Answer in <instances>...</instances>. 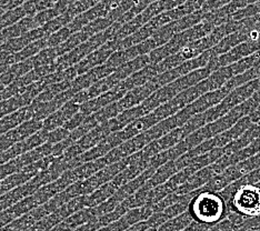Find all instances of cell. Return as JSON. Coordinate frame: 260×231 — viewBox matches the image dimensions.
Returning <instances> with one entry per match:
<instances>
[{
  "instance_id": "1",
  "label": "cell",
  "mask_w": 260,
  "mask_h": 231,
  "mask_svg": "<svg viewBox=\"0 0 260 231\" xmlns=\"http://www.w3.org/2000/svg\"><path fill=\"white\" fill-rule=\"evenodd\" d=\"M228 204L221 193L198 189L189 203L187 211L192 220L211 228L224 220L227 216Z\"/></svg>"
},
{
  "instance_id": "2",
  "label": "cell",
  "mask_w": 260,
  "mask_h": 231,
  "mask_svg": "<svg viewBox=\"0 0 260 231\" xmlns=\"http://www.w3.org/2000/svg\"><path fill=\"white\" fill-rule=\"evenodd\" d=\"M221 194L227 200L229 209L238 216L250 219L260 216V186L236 181L224 188Z\"/></svg>"
},
{
  "instance_id": "3",
  "label": "cell",
  "mask_w": 260,
  "mask_h": 231,
  "mask_svg": "<svg viewBox=\"0 0 260 231\" xmlns=\"http://www.w3.org/2000/svg\"><path fill=\"white\" fill-rule=\"evenodd\" d=\"M216 27L217 26L214 22L204 20L202 22H199L196 26L176 34L168 43L160 47H157L156 49H153L151 52H149L150 63H158L162 61L164 59H166L167 57L178 52L181 48H184L185 46L205 37L207 35H209Z\"/></svg>"
},
{
  "instance_id": "4",
  "label": "cell",
  "mask_w": 260,
  "mask_h": 231,
  "mask_svg": "<svg viewBox=\"0 0 260 231\" xmlns=\"http://www.w3.org/2000/svg\"><path fill=\"white\" fill-rule=\"evenodd\" d=\"M210 58H211V50H207L204 53H202L200 56H198L197 58L190 59V60L182 62L181 64H179V66L157 75L155 78H153V80L157 82V85L159 87H162L165 85L169 84L171 81L180 78L182 76L191 73L193 70L206 67L207 64L209 63Z\"/></svg>"
},
{
  "instance_id": "5",
  "label": "cell",
  "mask_w": 260,
  "mask_h": 231,
  "mask_svg": "<svg viewBox=\"0 0 260 231\" xmlns=\"http://www.w3.org/2000/svg\"><path fill=\"white\" fill-rule=\"evenodd\" d=\"M119 44H120V40L115 39V38L111 39L107 41L105 45H103L102 47H99L98 49L89 53V55L82 59L80 62L75 64L78 76L87 73V71L91 70L92 68L100 66V64L105 63L108 60L112 53L117 50H119Z\"/></svg>"
},
{
  "instance_id": "6",
  "label": "cell",
  "mask_w": 260,
  "mask_h": 231,
  "mask_svg": "<svg viewBox=\"0 0 260 231\" xmlns=\"http://www.w3.org/2000/svg\"><path fill=\"white\" fill-rule=\"evenodd\" d=\"M160 87L157 85V82L153 79L143 86L136 87L132 89V90H129L120 100H118V108L122 112L123 110L138 106L141 103H144L147 98H149Z\"/></svg>"
},
{
  "instance_id": "7",
  "label": "cell",
  "mask_w": 260,
  "mask_h": 231,
  "mask_svg": "<svg viewBox=\"0 0 260 231\" xmlns=\"http://www.w3.org/2000/svg\"><path fill=\"white\" fill-rule=\"evenodd\" d=\"M184 138H185V135H184L182 127L176 128L173 130V131L162 136V137L149 142V144L147 145L141 151H143V155L146 159L150 160V158L156 156L157 153L173 148Z\"/></svg>"
},
{
  "instance_id": "8",
  "label": "cell",
  "mask_w": 260,
  "mask_h": 231,
  "mask_svg": "<svg viewBox=\"0 0 260 231\" xmlns=\"http://www.w3.org/2000/svg\"><path fill=\"white\" fill-rule=\"evenodd\" d=\"M79 111L80 105L70 100V102L64 104L61 108H59L54 114H51L49 117H47L46 119L43 120V129L46 130V131H51L54 129L63 127V124Z\"/></svg>"
},
{
  "instance_id": "9",
  "label": "cell",
  "mask_w": 260,
  "mask_h": 231,
  "mask_svg": "<svg viewBox=\"0 0 260 231\" xmlns=\"http://www.w3.org/2000/svg\"><path fill=\"white\" fill-rule=\"evenodd\" d=\"M122 186H123L122 178L120 177L119 174H118L114 179L104 183V185L100 186L93 192L87 195V199H86L87 208H93V207H97L100 204H103L104 201L110 198L111 195Z\"/></svg>"
},
{
  "instance_id": "10",
  "label": "cell",
  "mask_w": 260,
  "mask_h": 231,
  "mask_svg": "<svg viewBox=\"0 0 260 231\" xmlns=\"http://www.w3.org/2000/svg\"><path fill=\"white\" fill-rule=\"evenodd\" d=\"M159 121L160 120L158 119V117L155 115V112L151 111L150 114L139 118V119L133 121L132 123H129L128 126H126L125 128L118 133H119V136L121 137V139L123 141H126L128 139H132V138L136 137V136L147 131V130L155 126V124L158 123Z\"/></svg>"
},
{
  "instance_id": "11",
  "label": "cell",
  "mask_w": 260,
  "mask_h": 231,
  "mask_svg": "<svg viewBox=\"0 0 260 231\" xmlns=\"http://www.w3.org/2000/svg\"><path fill=\"white\" fill-rule=\"evenodd\" d=\"M32 117L34 108L31 105L28 107H23V108H20L14 112H11V114L7 116L3 117L2 119H0V136L20 126L22 122L31 119Z\"/></svg>"
},
{
  "instance_id": "12",
  "label": "cell",
  "mask_w": 260,
  "mask_h": 231,
  "mask_svg": "<svg viewBox=\"0 0 260 231\" xmlns=\"http://www.w3.org/2000/svg\"><path fill=\"white\" fill-rule=\"evenodd\" d=\"M110 134H112V130L110 128L109 121H106L91 129L89 133L86 134L84 137H81L76 142L82 148V149L87 151L91 149L94 146H97L99 142L103 141L105 138H107Z\"/></svg>"
},
{
  "instance_id": "13",
  "label": "cell",
  "mask_w": 260,
  "mask_h": 231,
  "mask_svg": "<svg viewBox=\"0 0 260 231\" xmlns=\"http://www.w3.org/2000/svg\"><path fill=\"white\" fill-rule=\"evenodd\" d=\"M178 171L179 168L176 163V160H170V161L166 162L165 164L160 166L158 169H156L155 174L152 175V177L147 182H148L152 188L160 186L162 183L166 182L169 178L173 177L176 173H178Z\"/></svg>"
},
{
  "instance_id": "14",
  "label": "cell",
  "mask_w": 260,
  "mask_h": 231,
  "mask_svg": "<svg viewBox=\"0 0 260 231\" xmlns=\"http://www.w3.org/2000/svg\"><path fill=\"white\" fill-rule=\"evenodd\" d=\"M72 82L73 81H70V80L55 82V84H52V85L47 87L45 90L41 92L36 99L34 100V102L46 103V102H49V100H52L56 96H58L59 93H61L62 91L67 90V89L72 88Z\"/></svg>"
},
{
  "instance_id": "15",
  "label": "cell",
  "mask_w": 260,
  "mask_h": 231,
  "mask_svg": "<svg viewBox=\"0 0 260 231\" xmlns=\"http://www.w3.org/2000/svg\"><path fill=\"white\" fill-rule=\"evenodd\" d=\"M192 218L189 215V212L186 211L181 213L180 216L169 219L168 221L162 223L160 227H158V231H181L187 226L192 222Z\"/></svg>"
},
{
  "instance_id": "16",
  "label": "cell",
  "mask_w": 260,
  "mask_h": 231,
  "mask_svg": "<svg viewBox=\"0 0 260 231\" xmlns=\"http://www.w3.org/2000/svg\"><path fill=\"white\" fill-rule=\"evenodd\" d=\"M60 57L57 51L56 47H47L44 50H41L36 56L31 58V61L34 63V67H40L45 66V64H49L57 60V58Z\"/></svg>"
},
{
  "instance_id": "17",
  "label": "cell",
  "mask_w": 260,
  "mask_h": 231,
  "mask_svg": "<svg viewBox=\"0 0 260 231\" xmlns=\"http://www.w3.org/2000/svg\"><path fill=\"white\" fill-rule=\"evenodd\" d=\"M72 35L73 32L70 30V28L68 26H64L56 32L50 35L49 37H47V47H57L59 45H61Z\"/></svg>"
},
{
  "instance_id": "18",
  "label": "cell",
  "mask_w": 260,
  "mask_h": 231,
  "mask_svg": "<svg viewBox=\"0 0 260 231\" xmlns=\"http://www.w3.org/2000/svg\"><path fill=\"white\" fill-rule=\"evenodd\" d=\"M70 133L72 131H69L68 129L63 127L51 130V131H48V135H47V142L55 145L57 142H60L66 138H68Z\"/></svg>"
},
{
  "instance_id": "19",
  "label": "cell",
  "mask_w": 260,
  "mask_h": 231,
  "mask_svg": "<svg viewBox=\"0 0 260 231\" xmlns=\"http://www.w3.org/2000/svg\"><path fill=\"white\" fill-rule=\"evenodd\" d=\"M87 117L88 116L86 114H84V112H81V111L77 112L76 115H74L66 123L63 124V128L68 129L69 131H73V130H75L76 128H78L79 126H81V124L85 122Z\"/></svg>"
},
{
  "instance_id": "20",
  "label": "cell",
  "mask_w": 260,
  "mask_h": 231,
  "mask_svg": "<svg viewBox=\"0 0 260 231\" xmlns=\"http://www.w3.org/2000/svg\"><path fill=\"white\" fill-rule=\"evenodd\" d=\"M73 144H75V142L72 139H70L69 137L66 138L64 140H62V141H60V142H57V144L52 145L51 155L54 156V157L61 156L62 153L64 152V150H66L67 148H69Z\"/></svg>"
},
{
  "instance_id": "21",
  "label": "cell",
  "mask_w": 260,
  "mask_h": 231,
  "mask_svg": "<svg viewBox=\"0 0 260 231\" xmlns=\"http://www.w3.org/2000/svg\"><path fill=\"white\" fill-rule=\"evenodd\" d=\"M28 0H0V5L4 6L6 10L21 7Z\"/></svg>"
},
{
  "instance_id": "22",
  "label": "cell",
  "mask_w": 260,
  "mask_h": 231,
  "mask_svg": "<svg viewBox=\"0 0 260 231\" xmlns=\"http://www.w3.org/2000/svg\"><path fill=\"white\" fill-rule=\"evenodd\" d=\"M148 228H149L148 223H147L146 221H141V222L134 224V226H132V227H129L125 231H146Z\"/></svg>"
},
{
  "instance_id": "23",
  "label": "cell",
  "mask_w": 260,
  "mask_h": 231,
  "mask_svg": "<svg viewBox=\"0 0 260 231\" xmlns=\"http://www.w3.org/2000/svg\"><path fill=\"white\" fill-rule=\"evenodd\" d=\"M6 11H7V10H6L5 9V7H4V6H2V5H0V17H2L5 13H6Z\"/></svg>"
}]
</instances>
